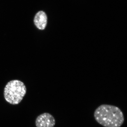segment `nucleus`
I'll list each match as a JSON object with an SVG mask.
<instances>
[{"label": "nucleus", "mask_w": 127, "mask_h": 127, "mask_svg": "<svg viewBox=\"0 0 127 127\" xmlns=\"http://www.w3.org/2000/svg\"><path fill=\"white\" fill-rule=\"evenodd\" d=\"M94 116L96 121L104 127H120L124 122L122 111L113 105H100L95 110Z\"/></svg>", "instance_id": "obj_1"}, {"label": "nucleus", "mask_w": 127, "mask_h": 127, "mask_svg": "<svg viewBox=\"0 0 127 127\" xmlns=\"http://www.w3.org/2000/svg\"><path fill=\"white\" fill-rule=\"evenodd\" d=\"M26 92V88L23 82L18 80H12L5 87L4 98L10 104L17 105L23 100Z\"/></svg>", "instance_id": "obj_2"}, {"label": "nucleus", "mask_w": 127, "mask_h": 127, "mask_svg": "<svg viewBox=\"0 0 127 127\" xmlns=\"http://www.w3.org/2000/svg\"><path fill=\"white\" fill-rule=\"evenodd\" d=\"M35 123L36 127H54L56 120L51 114L44 113L37 117Z\"/></svg>", "instance_id": "obj_3"}, {"label": "nucleus", "mask_w": 127, "mask_h": 127, "mask_svg": "<svg viewBox=\"0 0 127 127\" xmlns=\"http://www.w3.org/2000/svg\"><path fill=\"white\" fill-rule=\"evenodd\" d=\"M34 24L39 30H44L47 23V17L45 12L42 11L37 12L34 17Z\"/></svg>", "instance_id": "obj_4"}]
</instances>
